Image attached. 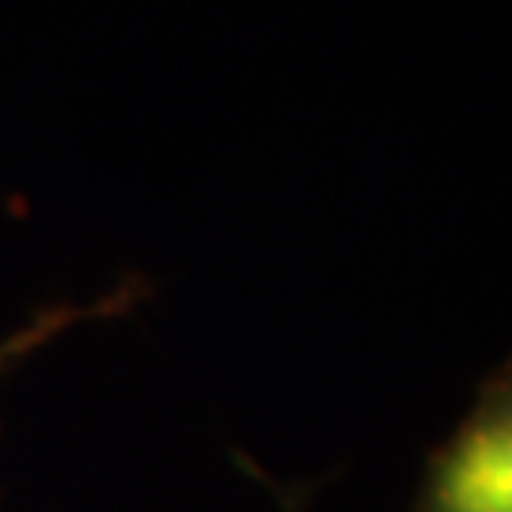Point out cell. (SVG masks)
<instances>
[{
    "instance_id": "6da1fadb",
    "label": "cell",
    "mask_w": 512,
    "mask_h": 512,
    "mask_svg": "<svg viewBox=\"0 0 512 512\" xmlns=\"http://www.w3.org/2000/svg\"><path fill=\"white\" fill-rule=\"evenodd\" d=\"M410 512H512V353L429 448Z\"/></svg>"
},
{
    "instance_id": "7a4b0ae2",
    "label": "cell",
    "mask_w": 512,
    "mask_h": 512,
    "mask_svg": "<svg viewBox=\"0 0 512 512\" xmlns=\"http://www.w3.org/2000/svg\"><path fill=\"white\" fill-rule=\"evenodd\" d=\"M95 311L99 308H84V311L65 308V311H54V315H42V319H35V323H27L19 334H12V338H4V342H0V368H8L12 361L27 357L31 349L46 346L57 330H65L69 323H76V319H88V315H95Z\"/></svg>"
},
{
    "instance_id": "3957f363",
    "label": "cell",
    "mask_w": 512,
    "mask_h": 512,
    "mask_svg": "<svg viewBox=\"0 0 512 512\" xmlns=\"http://www.w3.org/2000/svg\"><path fill=\"white\" fill-rule=\"evenodd\" d=\"M243 467H247V471H255V475L270 486V494L277 497V505H281L285 512H308V486H304V482H296V486H281V482H274L270 475H262L255 463H247V459H243Z\"/></svg>"
}]
</instances>
